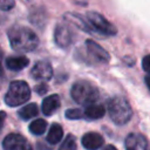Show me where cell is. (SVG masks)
<instances>
[{
    "mask_svg": "<svg viewBox=\"0 0 150 150\" xmlns=\"http://www.w3.org/2000/svg\"><path fill=\"white\" fill-rule=\"evenodd\" d=\"M144 81H145V83H146V86H148V88H149V90H150V75H149V76H145Z\"/></svg>",
    "mask_w": 150,
    "mask_h": 150,
    "instance_id": "obj_25",
    "label": "cell"
},
{
    "mask_svg": "<svg viewBox=\"0 0 150 150\" xmlns=\"http://www.w3.org/2000/svg\"><path fill=\"white\" fill-rule=\"evenodd\" d=\"M47 129V122L43 118H38L29 124V131L33 135H42Z\"/></svg>",
    "mask_w": 150,
    "mask_h": 150,
    "instance_id": "obj_18",
    "label": "cell"
},
{
    "mask_svg": "<svg viewBox=\"0 0 150 150\" xmlns=\"http://www.w3.org/2000/svg\"><path fill=\"white\" fill-rule=\"evenodd\" d=\"M104 143L103 137L98 132H87L82 137V145L87 150H97Z\"/></svg>",
    "mask_w": 150,
    "mask_h": 150,
    "instance_id": "obj_11",
    "label": "cell"
},
{
    "mask_svg": "<svg viewBox=\"0 0 150 150\" xmlns=\"http://www.w3.org/2000/svg\"><path fill=\"white\" fill-rule=\"evenodd\" d=\"M60 105H61V101H60L59 95H56V94L49 95L42 101V107H41L42 112L46 116H50L60 108Z\"/></svg>",
    "mask_w": 150,
    "mask_h": 150,
    "instance_id": "obj_12",
    "label": "cell"
},
{
    "mask_svg": "<svg viewBox=\"0 0 150 150\" xmlns=\"http://www.w3.org/2000/svg\"><path fill=\"white\" fill-rule=\"evenodd\" d=\"M30 74L33 76V79H35V80L48 81L53 76L52 64L48 61H39L33 66V68L30 70Z\"/></svg>",
    "mask_w": 150,
    "mask_h": 150,
    "instance_id": "obj_8",
    "label": "cell"
},
{
    "mask_svg": "<svg viewBox=\"0 0 150 150\" xmlns=\"http://www.w3.org/2000/svg\"><path fill=\"white\" fill-rule=\"evenodd\" d=\"M142 67L144 69V71H146L148 74H150V54L145 55L142 60Z\"/></svg>",
    "mask_w": 150,
    "mask_h": 150,
    "instance_id": "obj_22",
    "label": "cell"
},
{
    "mask_svg": "<svg viewBox=\"0 0 150 150\" xmlns=\"http://www.w3.org/2000/svg\"><path fill=\"white\" fill-rule=\"evenodd\" d=\"M38 114H39V109L35 103H28L27 105L22 107L19 110V116L25 121H27L32 117H35Z\"/></svg>",
    "mask_w": 150,
    "mask_h": 150,
    "instance_id": "obj_17",
    "label": "cell"
},
{
    "mask_svg": "<svg viewBox=\"0 0 150 150\" xmlns=\"http://www.w3.org/2000/svg\"><path fill=\"white\" fill-rule=\"evenodd\" d=\"M64 115L68 120H79L83 116V112L80 109H68Z\"/></svg>",
    "mask_w": 150,
    "mask_h": 150,
    "instance_id": "obj_20",
    "label": "cell"
},
{
    "mask_svg": "<svg viewBox=\"0 0 150 150\" xmlns=\"http://www.w3.org/2000/svg\"><path fill=\"white\" fill-rule=\"evenodd\" d=\"M71 38H73L71 32L66 25H62V23L56 25L54 30V40L59 47L63 49L68 48L71 43Z\"/></svg>",
    "mask_w": 150,
    "mask_h": 150,
    "instance_id": "obj_9",
    "label": "cell"
},
{
    "mask_svg": "<svg viewBox=\"0 0 150 150\" xmlns=\"http://www.w3.org/2000/svg\"><path fill=\"white\" fill-rule=\"evenodd\" d=\"M104 114H105V108L102 104H96V103L87 105L83 111V115L90 120H98L103 117Z\"/></svg>",
    "mask_w": 150,
    "mask_h": 150,
    "instance_id": "obj_15",
    "label": "cell"
},
{
    "mask_svg": "<svg viewBox=\"0 0 150 150\" xmlns=\"http://www.w3.org/2000/svg\"><path fill=\"white\" fill-rule=\"evenodd\" d=\"M59 150H76V138L71 134L67 135L62 144L59 146Z\"/></svg>",
    "mask_w": 150,
    "mask_h": 150,
    "instance_id": "obj_19",
    "label": "cell"
},
{
    "mask_svg": "<svg viewBox=\"0 0 150 150\" xmlns=\"http://www.w3.org/2000/svg\"><path fill=\"white\" fill-rule=\"evenodd\" d=\"M64 18H66V20H67L69 23H71V25L76 26V27H79L80 29H82V30H84V32H88V33H94L93 29L90 28L89 23L87 22V20H84L81 15L74 14V13H67V14H64Z\"/></svg>",
    "mask_w": 150,
    "mask_h": 150,
    "instance_id": "obj_13",
    "label": "cell"
},
{
    "mask_svg": "<svg viewBox=\"0 0 150 150\" xmlns=\"http://www.w3.org/2000/svg\"><path fill=\"white\" fill-rule=\"evenodd\" d=\"M86 47H87V52L90 55V57H93L95 61L97 62H108L109 61V54L105 49H103L100 45H97L96 42H94L93 40H87L86 41Z\"/></svg>",
    "mask_w": 150,
    "mask_h": 150,
    "instance_id": "obj_10",
    "label": "cell"
},
{
    "mask_svg": "<svg viewBox=\"0 0 150 150\" xmlns=\"http://www.w3.org/2000/svg\"><path fill=\"white\" fill-rule=\"evenodd\" d=\"M86 20L89 23V26L94 33H97V34H101L104 36H112L117 33L116 27L100 13L88 12Z\"/></svg>",
    "mask_w": 150,
    "mask_h": 150,
    "instance_id": "obj_5",
    "label": "cell"
},
{
    "mask_svg": "<svg viewBox=\"0 0 150 150\" xmlns=\"http://www.w3.org/2000/svg\"><path fill=\"white\" fill-rule=\"evenodd\" d=\"M15 0H0V9L2 11H9L14 7Z\"/></svg>",
    "mask_w": 150,
    "mask_h": 150,
    "instance_id": "obj_21",
    "label": "cell"
},
{
    "mask_svg": "<svg viewBox=\"0 0 150 150\" xmlns=\"http://www.w3.org/2000/svg\"><path fill=\"white\" fill-rule=\"evenodd\" d=\"M28 63H29V60L25 56H9L6 59V67L14 71L26 68Z\"/></svg>",
    "mask_w": 150,
    "mask_h": 150,
    "instance_id": "obj_14",
    "label": "cell"
},
{
    "mask_svg": "<svg viewBox=\"0 0 150 150\" xmlns=\"http://www.w3.org/2000/svg\"><path fill=\"white\" fill-rule=\"evenodd\" d=\"M63 136V130L62 127L60 124H52V127L49 128V131L47 134V142L49 144H56L57 142H60V139Z\"/></svg>",
    "mask_w": 150,
    "mask_h": 150,
    "instance_id": "obj_16",
    "label": "cell"
},
{
    "mask_svg": "<svg viewBox=\"0 0 150 150\" xmlns=\"http://www.w3.org/2000/svg\"><path fill=\"white\" fill-rule=\"evenodd\" d=\"M5 118H6V112L5 111H0V128L2 127V124L5 122Z\"/></svg>",
    "mask_w": 150,
    "mask_h": 150,
    "instance_id": "obj_24",
    "label": "cell"
},
{
    "mask_svg": "<svg viewBox=\"0 0 150 150\" xmlns=\"http://www.w3.org/2000/svg\"><path fill=\"white\" fill-rule=\"evenodd\" d=\"M4 150H32L28 141L19 134H9L2 141Z\"/></svg>",
    "mask_w": 150,
    "mask_h": 150,
    "instance_id": "obj_6",
    "label": "cell"
},
{
    "mask_svg": "<svg viewBox=\"0 0 150 150\" xmlns=\"http://www.w3.org/2000/svg\"><path fill=\"white\" fill-rule=\"evenodd\" d=\"M35 90H36V93L38 94H46V91L48 90V87H47V84H45V83H40V84H38L36 87H35Z\"/></svg>",
    "mask_w": 150,
    "mask_h": 150,
    "instance_id": "obj_23",
    "label": "cell"
},
{
    "mask_svg": "<svg viewBox=\"0 0 150 150\" xmlns=\"http://www.w3.org/2000/svg\"><path fill=\"white\" fill-rule=\"evenodd\" d=\"M103 150H117V149H116V148H115L114 145H111V144H109V145H107V146H105V148H104Z\"/></svg>",
    "mask_w": 150,
    "mask_h": 150,
    "instance_id": "obj_26",
    "label": "cell"
},
{
    "mask_svg": "<svg viewBox=\"0 0 150 150\" xmlns=\"http://www.w3.org/2000/svg\"><path fill=\"white\" fill-rule=\"evenodd\" d=\"M1 62H2V54L0 52V75L2 74V64H1Z\"/></svg>",
    "mask_w": 150,
    "mask_h": 150,
    "instance_id": "obj_27",
    "label": "cell"
},
{
    "mask_svg": "<svg viewBox=\"0 0 150 150\" xmlns=\"http://www.w3.org/2000/svg\"><path fill=\"white\" fill-rule=\"evenodd\" d=\"M108 112L111 121L118 125L128 123L132 116V110L129 102L122 96H115L109 100Z\"/></svg>",
    "mask_w": 150,
    "mask_h": 150,
    "instance_id": "obj_2",
    "label": "cell"
},
{
    "mask_svg": "<svg viewBox=\"0 0 150 150\" xmlns=\"http://www.w3.org/2000/svg\"><path fill=\"white\" fill-rule=\"evenodd\" d=\"M8 40L12 48L20 53L33 52L39 45L38 35L25 26H13L8 30Z\"/></svg>",
    "mask_w": 150,
    "mask_h": 150,
    "instance_id": "obj_1",
    "label": "cell"
},
{
    "mask_svg": "<svg viewBox=\"0 0 150 150\" xmlns=\"http://www.w3.org/2000/svg\"><path fill=\"white\" fill-rule=\"evenodd\" d=\"M30 97V89L25 81H14L9 84L5 95V102L9 107H18Z\"/></svg>",
    "mask_w": 150,
    "mask_h": 150,
    "instance_id": "obj_4",
    "label": "cell"
},
{
    "mask_svg": "<svg viewBox=\"0 0 150 150\" xmlns=\"http://www.w3.org/2000/svg\"><path fill=\"white\" fill-rule=\"evenodd\" d=\"M125 150H150V145L145 136L141 134H129L124 141Z\"/></svg>",
    "mask_w": 150,
    "mask_h": 150,
    "instance_id": "obj_7",
    "label": "cell"
},
{
    "mask_svg": "<svg viewBox=\"0 0 150 150\" xmlns=\"http://www.w3.org/2000/svg\"><path fill=\"white\" fill-rule=\"evenodd\" d=\"M71 97L75 102L83 105L94 104L98 98V90L95 86L87 81H77L73 84L70 90Z\"/></svg>",
    "mask_w": 150,
    "mask_h": 150,
    "instance_id": "obj_3",
    "label": "cell"
}]
</instances>
